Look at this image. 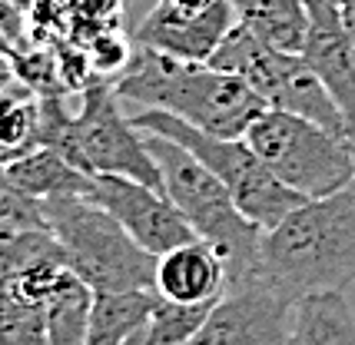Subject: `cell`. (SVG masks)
<instances>
[{
  "label": "cell",
  "instance_id": "cell-22",
  "mask_svg": "<svg viewBox=\"0 0 355 345\" xmlns=\"http://www.w3.org/2000/svg\"><path fill=\"white\" fill-rule=\"evenodd\" d=\"M0 37L14 50L31 40V17L17 0H0Z\"/></svg>",
  "mask_w": 355,
  "mask_h": 345
},
{
  "label": "cell",
  "instance_id": "cell-7",
  "mask_svg": "<svg viewBox=\"0 0 355 345\" xmlns=\"http://www.w3.org/2000/svg\"><path fill=\"white\" fill-rule=\"evenodd\" d=\"M243 140L286 186L306 200H322L355 183L352 143L312 120L266 110L249 123Z\"/></svg>",
  "mask_w": 355,
  "mask_h": 345
},
{
  "label": "cell",
  "instance_id": "cell-19",
  "mask_svg": "<svg viewBox=\"0 0 355 345\" xmlns=\"http://www.w3.org/2000/svg\"><path fill=\"white\" fill-rule=\"evenodd\" d=\"M213 306L216 302L183 306V302H170V299H163L156 292L153 319H150V339H153V345H186L206 326Z\"/></svg>",
  "mask_w": 355,
  "mask_h": 345
},
{
  "label": "cell",
  "instance_id": "cell-28",
  "mask_svg": "<svg viewBox=\"0 0 355 345\" xmlns=\"http://www.w3.org/2000/svg\"><path fill=\"white\" fill-rule=\"evenodd\" d=\"M0 50H3V53H14V47H10V44L3 40V37H0Z\"/></svg>",
  "mask_w": 355,
  "mask_h": 345
},
{
  "label": "cell",
  "instance_id": "cell-5",
  "mask_svg": "<svg viewBox=\"0 0 355 345\" xmlns=\"http://www.w3.org/2000/svg\"><path fill=\"white\" fill-rule=\"evenodd\" d=\"M133 126L189 150L232 193L239 213L266 233L276 229L289 213H295L306 203V196H299L295 189L286 186L276 172L249 150L246 140H226V136L202 133V130L183 123L180 116H170L163 110H139L133 116Z\"/></svg>",
  "mask_w": 355,
  "mask_h": 345
},
{
  "label": "cell",
  "instance_id": "cell-8",
  "mask_svg": "<svg viewBox=\"0 0 355 345\" xmlns=\"http://www.w3.org/2000/svg\"><path fill=\"white\" fill-rule=\"evenodd\" d=\"M77 100L73 113V136H77L80 159L90 176H126L146 183L153 189H163L159 170L143 130L133 126V116H123V100L113 90V80L93 77Z\"/></svg>",
  "mask_w": 355,
  "mask_h": 345
},
{
  "label": "cell",
  "instance_id": "cell-18",
  "mask_svg": "<svg viewBox=\"0 0 355 345\" xmlns=\"http://www.w3.org/2000/svg\"><path fill=\"white\" fill-rule=\"evenodd\" d=\"M93 289L70 269L53 296L44 302L46 345H87L90 335Z\"/></svg>",
  "mask_w": 355,
  "mask_h": 345
},
{
  "label": "cell",
  "instance_id": "cell-13",
  "mask_svg": "<svg viewBox=\"0 0 355 345\" xmlns=\"http://www.w3.org/2000/svg\"><path fill=\"white\" fill-rule=\"evenodd\" d=\"M226 289H230L226 263L202 239L159 256L156 263V292L170 302H183V306L219 302Z\"/></svg>",
  "mask_w": 355,
  "mask_h": 345
},
{
  "label": "cell",
  "instance_id": "cell-2",
  "mask_svg": "<svg viewBox=\"0 0 355 345\" xmlns=\"http://www.w3.org/2000/svg\"><path fill=\"white\" fill-rule=\"evenodd\" d=\"M113 90L123 103L163 110L226 140H243L249 123L269 110L263 96L236 73L216 70L209 63L176 60L146 47L133 50V60L113 80Z\"/></svg>",
  "mask_w": 355,
  "mask_h": 345
},
{
  "label": "cell",
  "instance_id": "cell-3",
  "mask_svg": "<svg viewBox=\"0 0 355 345\" xmlns=\"http://www.w3.org/2000/svg\"><path fill=\"white\" fill-rule=\"evenodd\" d=\"M143 136H146L150 157L159 170L163 193L170 196V203L183 213L193 233L223 256L226 272H230V289L256 285L266 229H259L256 222L239 213L232 193L189 150H183L173 140L153 136V133H143Z\"/></svg>",
  "mask_w": 355,
  "mask_h": 345
},
{
  "label": "cell",
  "instance_id": "cell-27",
  "mask_svg": "<svg viewBox=\"0 0 355 345\" xmlns=\"http://www.w3.org/2000/svg\"><path fill=\"white\" fill-rule=\"evenodd\" d=\"M329 3H332V7H339V10H342V7H349V3H355V0H329Z\"/></svg>",
  "mask_w": 355,
  "mask_h": 345
},
{
  "label": "cell",
  "instance_id": "cell-17",
  "mask_svg": "<svg viewBox=\"0 0 355 345\" xmlns=\"http://www.w3.org/2000/svg\"><path fill=\"white\" fill-rule=\"evenodd\" d=\"M153 306H156V289L93 296L87 345H120L126 339L139 335L153 319Z\"/></svg>",
  "mask_w": 355,
  "mask_h": 345
},
{
  "label": "cell",
  "instance_id": "cell-1",
  "mask_svg": "<svg viewBox=\"0 0 355 345\" xmlns=\"http://www.w3.org/2000/svg\"><path fill=\"white\" fill-rule=\"evenodd\" d=\"M256 283L289 302L355 285V183L306 200L263 236Z\"/></svg>",
  "mask_w": 355,
  "mask_h": 345
},
{
  "label": "cell",
  "instance_id": "cell-26",
  "mask_svg": "<svg viewBox=\"0 0 355 345\" xmlns=\"http://www.w3.org/2000/svg\"><path fill=\"white\" fill-rule=\"evenodd\" d=\"M120 345H153V339H150V326L139 332V335H133V339H126V342H120Z\"/></svg>",
  "mask_w": 355,
  "mask_h": 345
},
{
  "label": "cell",
  "instance_id": "cell-25",
  "mask_svg": "<svg viewBox=\"0 0 355 345\" xmlns=\"http://www.w3.org/2000/svg\"><path fill=\"white\" fill-rule=\"evenodd\" d=\"M342 20H345V27H349V33H352V40H355V3L342 7Z\"/></svg>",
  "mask_w": 355,
  "mask_h": 345
},
{
  "label": "cell",
  "instance_id": "cell-6",
  "mask_svg": "<svg viewBox=\"0 0 355 345\" xmlns=\"http://www.w3.org/2000/svg\"><path fill=\"white\" fill-rule=\"evenodd\" d=\"M206 63L246 80L263 96L269 110L293 113V116L319 123L322 130L336 133L342 140H355L352 123L345 120L339 103L329 96V90L309 70V63L302 60V53H282V50L269 47L252 30H246L239 20Z\"/></svg>",
  "mask_w": 355,
  "mask_h": 345
},
{
  "label": "cell",
  "instance_id": "cell-9",
  "mask_svg": "<svg viewBox=\"0 0 355 345\" xmlns=\"http://www.w3.org/2000/svg\"><path fill=\"white\" fill-rule=\"evenodd\" d=\"M90 200L113 213L126 233L146 252H153L156 259L200 239L193 226L183 220V213L170 203V196L146 183L126 176H93Z\"/></svg>",
  "mask_w": 355,
  "mask_h": 345
},
{
  "label": "cell",
  "instance_id": "cell-15",
  "mask_svg": "<svg viewBox=\"0 0 355 345\" xmlns=\"http://www.w3.org/2000/svg\"><path fill=\"white\" fill-rule=\"evenodd\" d=\"M289 345H355V309L345 292H312L293 302Z\"/></svg>",
  "mask_w": 355,
  "mask_h": 345
},
{
  "label": "cell",
  "instance_id": "cell-23",
  "mask_svg": "<svg viewBox=\"0 0 355 345\" xmlns=\"http://www.w3.org/2000/svg\"><path fill=\"white\" fill-rule=\"evenodd\" d=\"M17 83V67H14V53H3L0 50V94H7V90H14Z\"/></svg>",
  "mask_w": 355,
  "mask_h": 345
},
{
  "label": "cell",
  "instance_id": "cell-11",
  "mask_svg": "<svg viewBox=\"0 0 355 345\" xmlns=\"http://www.w3.org/2000/svg\"><path fill=\"white\" fill-rule=\"evenodd\" d=\"M232 27H236V14H232L230 0H219L216 7H209L200 17H183L166 0H156L153 10L137 24L133 44L146 50H159L176 60L206 63Z\"/></svg>",
  "mask_w": 355,
  "mask_h": 345
},
{
  "label": "cell",
  "instance_id": "cell-12",
  "mask_svg": "<svg viewBox=\"0 0 355 345\" xmlns=\"http://www.w3.org/2000/svg\"><path fill=\"white\" fill-rule=\"evenodd\" d=\"M302 60L355 130V40L342 20V10L329 0H309V37Z\"/></svg>",
  "mask_w": 355,
  "mask_h": 345
},
{
  "label": "cell",
  "instance_id": "cell-4",
  "mask_svg": "<svg viewBox=\"0 0 355 345\" xmlns=\"http://www.w3.org/2000/svg\"><path fill=\"white\" fill-rule=\"evenodd\" d=\"M46 229L67 252V266L93 289L103 292H139L156 289V259L120 220L87 196H60L44 203Z\"/></svg>",
  "mask_w": 355,
  "mask_h": 345
},
{
  "label": "cell",
  "instance_id": "cell-16",
  "mask_svg": "<svg viewBox=\"0 0 355 345\" xmlns=\"http://www.w3.org/2000/svg\"><path fill=\"white\" fill-rule=\"evenodd\" d=\"M3 172L10 176V183L20 193H27L31 200H40V203L60 200V196H87L90 200L93 189V176H87L73 163H67L57 150H46V146L14 159L10 166H3Z\"/></svg>",
  "mask_w": 355,
  "mask_h": 345
},
{
  "label": "cell",
  "instance_id": "cell-21",
  "mask_svg": "<svg viewBox=\"0 0 355 345\" xmlns=\"http://www.w3.org/2000/svg\"><path fill=\"white\" fill-rule=\"evenodd\" d=\"M133 37H126L120 27H110V30L96 33L90 44H87V53H90V67L93 77L103 80H116L126 70V63L133 60Z\"/></svg>",
  "mask_w": 355,
  "mask_h": 345
},
{
  "label": "cell",
  "instance_id": "cell-29",
  "mask_svg": "<svg viewBox=\"0 0 355 345\" xmlns=\"http://www.w3.org/2000/svg\"><path fill=\"white\" fill-rule=\"evenodd\" d=\"M352 153H355V140H352Z\"/></svg>",
  "mask_w": 355,
  "mask_h": 345
},
{
  "label": "cell",
  "instance_id": "cell-20",
  "mask_svg": "<svg viewBox=\"0 0 355 345\" xmlns=\"http://www.w3.org/2000/svg\"><path fill=\"white\" fill-rule=\"evenodd\" d=\"M27 229H46L44 203L20 193L0 166V236L27 233Z\"/></svg>",
  "mask_w": 355,
  "mask_h": 345
},
{
  "label": "cell",
  "instance_id": "cell-10",
  "mask_svg": "<svg viewBox=\"0 0 355 345\" xmlns=\"http://www.w3.org/2000/svg\"><path fill=\"white\" fill-rule=\"evenodd\" d=\"M293 302L266 285L230 289L186 345H289Z\"/></svg>",
  "mask_w": 355,
  "mask_h": 345
},
{
  "label": "cell",
  "instance_id": "cell-14",
  "mask_svg": "<svg viewBox=\"0 0 355 345\" xmlns=\"http://www.w3.org/2000/svg\"><path fill=\"white\" fill-rule=\"evenodd\" d=\"M236 20L282 53H302L309 37V0H230Z\"/></svg>",
  "mask_w": 355,
  "mask_h": 345
},
{
  "label": "cell",
  "instance_id": "cell-24",
  "mask_svg": "<svg viewBox=\"0 0 355 345\" xmlns=\"http://www.w3.org/2000/svg\"><path fill=\"white\" fill-rule=\"evenodd\" d=\"M173 10H180L183 17H200V14H206L209 7H216L219 0H166Z\"/></svg>",
  "mask_w": 355,
  "mask_h": 345
}]
</instances>
